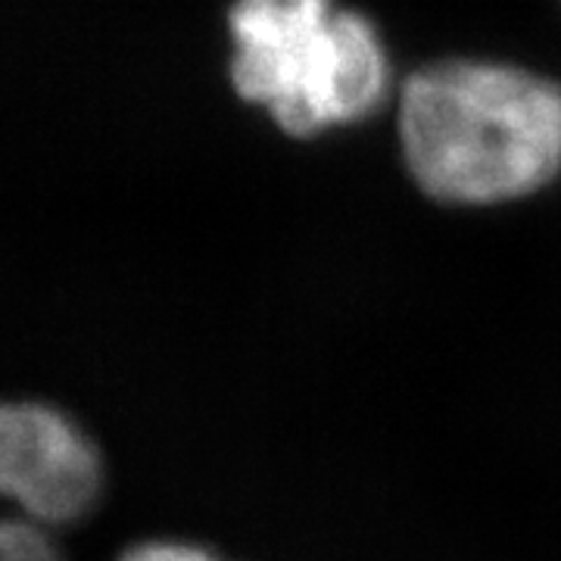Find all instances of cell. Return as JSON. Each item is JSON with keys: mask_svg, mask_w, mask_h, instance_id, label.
<instances>
[{"mask_svg": "<svg viewBox=\"0 0 561 561\" xmlns=\"http://www.w3.org/2000/svg\"><path fill=\"white\" fill-rule=\"evenodd\" d=\"M231 79L287 135L309 138L371 116L387 98L390 62L371 22L334 0H238Z\"/></svg>", "mask_w": 561, "mask_h": 561, "instance_id": "7a4b0ae2", "label": "cell"}, {"mask_svg": "<svg viewBox=\"0 0 561 561\" xmlns=\"http://www.w3.org/2000/svg\"><path fill=\"white\" fill-rule=\"evenodd\" d=\"M397 122L412 179L437 201H518L561 169V88L518 66H424L402 88Z\"/></svg>", "mask_w": 561, "mask_h": 561, "instance_id": "6da1fadb", "label": "cell"}, {"mask_svg": "<svg viewBox=\"0 0 561 561\" xmlns=\"http://www.w3.org/2000/svg\"><path fill=\"white\" fill-rule=\"evenodd\" d=\"M116 561H221L219 556H213L209 549L201 546H187V542H140L131 546L128 552H122Z\"/></svg>", "mask_w": 561, "mask_h": 561, "instance_id": "277c9868", "label": "cell"}, {"mask_svg": "<svg viewBox=\"0 0 561 561\" xmlns=\"http://www.w3.org/2000/svg\"><path fill=\"white\" fill-rule=\"evenodd\" d=\"M103 493L98 443L69 412L0 400V561H62L60 530Z\"/></svg>", "mask_w": 561, "mask_h": 561, "instance_id": "3957f363", "label": "cell"}]
</instances>
